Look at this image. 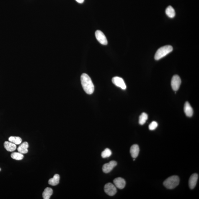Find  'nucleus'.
I'll list each match as a JSON object with an SVG mask.
<instances>
[{
  "label": "nucleus",
  "instance_id": "obj_1",
  "mask_svg": "<svg viewBox=\"0 0 199 199\" xmlns=\"http://www.w3.org/2000/svg\"><path fill=\"white\" fill-rule=\"evenodd\" d=\"M81 86L85 92L88 94H93L94 87L90 77L86 73L81 75Z\"/></svg>",
  "mask_w": 199,
  "mask_h": 199
},
{
  "label": "nucleus",
  "instance_id": "obj_2",
  "mask_svg": "<svg viewBox=\"0 0 199 199\" xmlns=\"http://www.w3.org/2000/svg\"><path fill=\"white\" fill-rule=\"evenodd\" d=\"M173 50V48L171 45H165L159 48L156 51L155 56L156 60H159L165 57Z\"/></svg>",
  "mask_w": 199,
  "mask_h": 199
},
{
  "label": "nucleus",
  "instance_id": "obj_3",
  "mask_svg": "<svg viewBox=\"0 0 199 199\" xmlns=\"http://www.w3.org/2000/svg\"><path fill=\"white\" fill-rule=\"evenodd\" d=\"M180 179L178 176H173L168 178L163 182V185L168 189H172L178 185Z\"/></svg>",
  "mask_w": 199,
  "mask_h": 199
},
{
  "label": "nucleus",
  "instance_id": "obj_4",
  "mask_svg": "<svg viewBox=\"0 0 199 199\" xmlns=\"http://www.w3.org/2000/svg\"><path fill=\"white\" fill-rule=\"evenodd\" d=\"M104 190L107 194L111 196H114L117 192L115 185L110 183L105 184Z\"/></svg>",
  "mask_w": 199,
  "mask_h": 199
},
{
  "label": "nucleus",
  "instance_id": "obj_5",
  "mask_svg": "<svg viewBox=\"0 0 199 199\" xmlns=\"http://www.w3.org/2000/svg\"><path fill=\"white\" fill-rule=\"evenodd\" d=\"M181 82V79L178 75H175L172 77L171 86L174 91H177L179 89Z\"/></svg>",
  "mask_w": 199,
  "mask_h": 199
},
{
  "label": "nucleus",
  "instance_id": "obj_6",
  "mask_svg": "<svg viewBox=\"0 0 199 199\" xmlns=\"http://www.w3.org/2000/svg\"><path fill=\"white\" fill-rule=\"evenodd\" d=\"M112 81L114 85L121 88L122 90H124L126 89V84L124 80L121 77H114L112 79Z\"/></svg>",
  "mask_w": 199,
  "mask_h": 199
},
{
  "label": "nucleus",
  "instance_id": "obj_7",
  "mask_svg": "<svg viewBox=\"0 0 199 199\" xmlns=\"http://www.w3.org/2000/svg\"><path fill=\"white\" fill-rule=\"evenodd\" d=\"M95 36L97 41L101 44L107 45L108 41L105 35L100 30H97L95 32Z\"/></svg>",
  "mask_w": 199,
  "mask_h": 199
},
{
  "label": "nucleus",
  "instance_id": "obj_8",
  "mask_svg": "<svg viewBox=\"0 0 199 199\" xmlns=\"http://www.w3.org/2000/svg\"><path fill=\"white\" fill-rule=\"evenodd\" d=\"M117 165V163L116 161H111L109 163H107L104 165L102 168L103 171L105 173H109Z\"/></svg>",
  "mask_w": 199,
  "mask_h": 199
},
{
  "label": "nucleus",
  "instance_id": "obj_9",
  "mask_svg": "<svg viewBox=\"0 0 199 199\" xmlns=\"http://www.w3.org/2000/svg\"><path fill=\"white\" fill-rule=\"evenodd\" d=\"M113 183L116 188L120 189H123L126 185L125 180L121 177H118L115 179L114 180Z\"/></svg>",
  "mask_w": 199,
  "mask_h": 199
},
{
  "label": "nucleus",
  "instance_id": "obj_10",
  "mask_svg": "<svg viewBox=\"0 0 199 199\" xmlns=\"http://www.w3.org/2000/svg\"><path fill=\"white\" fill-rule=\"evenodd\" d=\"M198 175L197 173L193 174L191 176L189 180V186L191 189H193L197 184Z\"/></svg>",
  "mask_w": 199,
  "mask_h": 199
},
{
  "label": "nucleus",
  "instance_id": "obj_11",
  "mask_svg": "<svg viewBox=\"0 0 199 199\" xmlns=\"http://www.w3.org/2000/svg\"><path fill=\"white\" fill-rule=\"evenodd\" d=\"M184 111L187 117H191L193 114V108L188 102L185 103L184 106Z\"/></svg>",
  "mask_w": 199,
  "mask_h": 199
},
{
  "label": "nucleus",
  "instance_id": "obj_12",
  "mask_svg": "<svg viewBox=\"0 0 199 199\" xmlns=\"http://www.w3.org/2000/svg\"><path fill=\"white\" fill-rule=\"evenodd\" d=\"M130 152L131 155L133 158H137L139 153V146L137 144H134L132 145L130 148Z\"/></svg>",
  "mask_w": 199,
  "mask_h": 199
},
{
  "label": "nucleus",
  "instance_id": "obj_13",
  "mask_svg": "<svg viewBox=\"0 0 199 199\" xmlns=\"http://www.w3.org/2000/svg\"><path fill=\"white\" fill-rule=\"evenodd\" d=\"M5 149L8 151L13 152L16 149V145L10 142L5 141L4 144Z\"/></svg>",
  "mask_w": 199,
  "mask_h": 199
},
{
  "label": "nucleus",
  "instance_id": "obj_14",
  "mask_svg": "<svg viewBox=\"0 0 199 199\" xmlns=\"http://www.w3.org/2000/svg\"><path fill=\"white\" fill-rule=\"evenodd\" d=\"M29 146V144L27 142H25L18 146L17 150L22 154H26L28 152V148Z\"/></svg>",
  "mask_w": 199,
  "mask_h": 199
},
{
  "label": "nucleus",
  "instance_id": "obj_15",
  "mask_svg": "<svg viewBox=\"0 0 199 199\" xmlns=\"http://www.w3.org/2000/svg\"><path fill=\"white\" fill-rule=\"evenodd\" d=\"M60 180V176L58 174L55 175L53 178L50 179L49 181V185L55 186L58 185L59 183Z\"/></svg>",
  "mask_w": 199,
  "mask_h": 199
},
{
  "label": "nucleus",
  "instance_id": "obj_16",
  "mask_svg": "<svg viewBox=\"0 0 199 199\" xmlns=\"http://www.w3.org/2000/svg\"><path fill=\"white\" fill-rule=\"evenodd\" d=\"M53 190L51 188H45L42 193V197L44 199H50L51 196L53 194Z\"/></svg>",
  "mask_w": 199,
  "mask_h": 199
},
{
  "label": "nucleus",
  "instance_id": "obj_17",
  "mask_svg": "<svg viewBox=\"0 0 199 199\" xmlns=\"http://www.w3.org/2000/svg\"><path fill=\"white\" fill-rule=\"evenodd\" d=\"M165 13L168 17L171 18L174 17L176 14L174 9L171 6H169L165 10Z\"/></svg>",
  "mask_w": 199,
  "mask_h": 199
},
{
  "label": "nucleus",
  "instance_id": "obj_18",
  "mask_svg": "<svg viewBox=\"0 0 199 199\" xmlns=\"http://www.w3.org/2000/svg\"><path fill=\"white\" fill-rule=\"evenodd\" d=\"M9 141L13 143L15 145H19L22 142V139L21 137L12 136L9 137Z\"/></svg>",
  "mask_w": 199,
  "mask_h": 199
},
{
  "label": "nucleus",
  "instance_id": "obj_19",
  "mask_svg": "<svg viewBox=\"0 0 199 199\" xmlns=\"http://www.w3.org/2000/svg\"><path fill=\"white\" fill-rule=\"evenodd\" d=\"M148 119V116L147 114L145 113H142L140 116L139 122L140 125H144L145 123Z\"/></svg>",
  "mask_w": 199,
  "mask_h": 199
},
{
  "label": "nucleus",
  "instance_id": "obj_20",
  "mask_svg": "<svg viewBox=\"0 0 199 199\" xmlns=\"http://www.w3.org/2000/svg\"><path fill=\"white\" fill-rule=\"evenodd\" d=\"M12 158L16 160H21L23 159V155L20 152H13L11 155Z\"/></svg>",
  "mask_w": 199,
  "mask_h": 199
},
{
  "label": "nucleus",
  "instance_id": "obj_21",
  "mask_svg": "<svg viewBox=\"0 0 199 199\" xmlns=\"http://www.w3.org/2000/svg\"><path fill=\"white\" fill-rule=\"evenodd\" d=\"M111 155V150L109 148H106L102 152L101 155L103 158H105L110 157Z\"/></svg>",
  "mask_w": 199,
  "mask_h": 199
},
{
  "label": "nucleus",
  "instance_id": "obj_22",
  "mask_svg": "<svg viewBox=\"0 0 199 199\" xmlns=\"http://www.w3.org/2000/svg\"><path fill=\"white\" fill-rule=\"evenodd\" d=\"M158 126V124L156 121H153L149 125V128L150 130H154Z\"/></svg>",
  "mask_w": 199,
  "mask_h": 199
},
{
  "label": "nucleus",
  "instance_id": "obj_23",
  "mask_svg": "<svg viewBox=\"0 0 199 199\" xmlns=\"http://www.w3.org/2000/svg\"><path fill=\"white\" fill-rule=\"evenodd\" d=\"M75 1L79 3H82L84 1V0H75Z\"/></svg>",
  "mask_w": 199,
  "mask_h": 199
},
{
  "label": "nucleus",
  "instance_id": "obj_24",
  "mask_svg": "<svg viewBox=\"0 0 199 199\" xmlns=\"http://www.w3.org/2000/svg\"><path fill=\"white\" fill-rule=\"evenodd\" d=\"M1 168H0V171H1Z\"/></svg>",
  "mask_w": 199,
  "mask_h": 199
}]
</instances>
